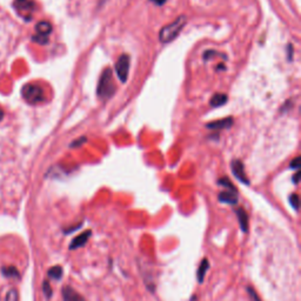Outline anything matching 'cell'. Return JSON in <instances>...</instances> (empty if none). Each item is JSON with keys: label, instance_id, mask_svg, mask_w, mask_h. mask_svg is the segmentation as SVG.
<instances>
[{"label": "cell", "instance_id": "1", "mask_svg": "<svg viewBox=\"0 0 301 301\" xmlns=\"http://www.w3.org/2000/svg\"><path fill=\"white\" fill-rule=\"evenodd\" d=\"M187 24V17L186 16H180L172 23L167 24L163 27L159 31V40L163 44H167V42H171L174 40L177 36L180 34V32L184 30V27Z\"/></svg>", "mask_w": 301, "mask_h": 301}, {"label": "cell", "instance_id": "2", "mask_svg": "<svg viewBox=\"0 0 301 301\" xmlns=\"http://www.w3.org/2000/svg\"><path fill=\"white\" fill-rule=\"evenodd\" d=\"M115 85L113 81V71L111 68H106L99 78L98 87H97V96L99 99L107 100L114 94Z\"/></svg>", "mask_w": 301, "mask_h": 301}, {"label": "cell", "instance_id": "3", "mask_svg": "<svg viewBox=\"0 0 301 301\" xmlns=\"http://www.w3.org/2000/svg\"><path fill=\"white\" fill-rule=\"evenodd\" d=\"M23 98L31 105H36L45 99L44 90L36 84H27L21 90Z\"/></svg>", "mask_w": 301, "mask_h": 301}, {"label": "cell", "instance_id": "4", "mask_svg": "<svg viewBox=\"0 0 301 301\" xmlns=\"http://www.w3.org/2000/svg\"><path fill=\"white\" fill-rule=\"evenodd\" d=\"M36 34L32 36V40L40 45L48 44V36L52 32V25L48 21H39L35 25Z\"/></svg>", "mask_w": 301, "mask_h": 301}, {"label": "cell", "instance_id": "5", "mask_svg": "<svg viewBox=\"0 0 301 301\" xmlns=\"http://www.w3.org/2000/svg\"><path fill=\"white\" fill-rule=\"evenodd\" d=\"M130 65L131 59L129 54H121L119 59L115 63V73H117L118 78H119L121 83H126L127 81L130 73Z\"/></svg>", "mask_w": 301, "mask_h": 301}, {"label": "cell", "instance_id": "6", "mask_svg": "<svg viewBox=\"0 0 301 301\" xmlns=\"http://www.w3.org/2000/svg\"><path fill=\"white\" fill-rule=\"evenodd\" d=\"M13 7L25 20H31L32 13L35 11V2L33 0H14Z\"/></svg>", "mask_w": 301, "mask_h": 301}, {"label": "cell", "instance_id": "7", "mask_svg": "<svg viewBox=\"0 0 301 301\" xmlns=\"http://www.w3.org/2000/svg\"><path fill=\"white\" fill-rule=\"evenodd\" d=\"M231 168H232L234 177L238 179L239 181H241L242 184H245V185H249V180H248L247 175H246L244 164H242L241 160L233 159L232 163H231Z\"/></svg>", "mask_w": 301, "mask_h": 301}, {"label": "cell", "instance_id": "8", "mask_svg": "<svg viewBox=\"0 0 301 301\" xmlns=\"http://www.w3.org/2000/svg\"><path fill=\"white\" fill-rule=\"evenodd\" d=\"M233 124H234L233 118L232 117H227V118H224V119H220V120L211 121V123L206 124V127H207L208 130L220 131V130L231 129V127L233 126Z\"/></svg>", "mask_w": 301, "mask_h": 301}, {"label": "cell", "instance_id": "9", "mask_svg": "<svg viewBox=\"0 0 301 301\" xmlns=\"http://www.w3.org/2000/svg\"><path fill=\"white\" fill-rule=\"evenodd\" d=\"M62 294L64 301H86V299L81 294H79L74 288H72L71 286H64Z\"/></svg>", "mask_w": 301, "mask_h": 301}, {"label": "cell", "instance_id": "10", "mask_svg": "<svg viewBox=\"0 0 301 301\" xmlns=\"http://www.w3.org/2000/svg\"><path fill=\"white\" fill-rule=\"evenodd\" d=\"M218 199L220 202L229 203V205H236V202H238V191L225 190L219 193Z\"/></svg>", "mask_w": 301, "mask_h": 301}, {"label": "cell", "instance_id": "11", "mask_svg": "<svg viewBox=\"0 0 301 301\" xmlns=\"http://www.w3.org/2000/svg\"><path fill=\"white\" fill-rule=\"evenodd\" d=\"M91 234H92V231L87 230V231H85V232L81 233L80 235L75 236V238L71 241V244H69V249L73 251V249H78L80 247H84V246L86 245V242L89 241Z\"/></svg>", "mask_w": 301, "mask_h": 301}, {"label": "cell", "instance_id": "12", "mask_svg": "<svg viewBox=\"0 0 301 301\" xmlns=\"http://www.w3.org/2000/svg\"><path fill=\"white\" fill-rule=\"evenodd\" d=\"M235 214L238 217L240 227H241L242 232L247 233L248 232V214L242 207H239L235 209Z\"/></svg>", "mask_w": 301, "mask_h": 301}, {"label": "cell", "instance_id": "13", "mask_svg": "<svg viewBox=\"0 0 301 301\" xmlns=\"http://www.w3.org/2000/svg\"><path fill=\"white\" fill-rule=\"evenodd\" d=\"M208 268H209V261L207 258H205V259H202L201 264L199 265V268L197 270V279L200 284H202L203 282V279H205V275L206 273H207Z\"/></svg>", "mask_w": 301, "mask_h": 301}, {"label": "cell", "instance_id": "14", "mask_svg": "<svg viewBox=\"0 0 301 301\" xmlns=\"http://www.w3.org/2000/svg\"><path fill=\"white\" fill-rule=\"evenodd\" d=\"M227 98L226 94L224 93H215L214 96L211 98V101H209V104H211L212 107H220V106L225 105L227 102Z\"/></svg>", "mask_w": 301, "mask_h": 301}, {"label": "cell", "instance_id": "15", "mask_svg": "<svg viewBox=\"0 0 301 301\" xmlns=\"http://www.w3.org/2000/svg\"><path fill=\"white\" fill-rule=\"evenodd\" d=\"M2 275L6 278H14V279H20V273L18 270L17 267L14 266H4L1 268Z\"/></svg>", "mask_w": 301, "mask_h": 301}, {"label": "cell", "instance_id": "16", "mask_svg": "<svg viewBox=\"0 0 301 301\" xmlns=\"http://www.w3.org/2000/svg\"><path fill=\"white\" fill-rule=\"evenodd\" d=\"M64 270L62 266H53L47 270V275L53 280H60L63 278Z\"/></svg>", "mask_w": 301, "mask_h": 301}, {"label": "cell", "instance_id": "17", "mask_svg": "<svg viewBox=\"0 0 301 301\" xmlns=\"http://www.w3.org/2000/svg\"><path fill=\"white\" fill-rule=\"evenodd\" d=\"M218 184L220 185V186H223L225 190H232V191H238L236 190V187L234 186L233 182L230 180L229 178L227 177H224V178H220L218 180Z\"/></svg>", "mask_w": 301, "mask_h": 301}, {"label": "cell", "instance_id": "18", "mask_svg": "<svg viewBox=\"0 0 301 301\" xmlns=\"http://www.w3.org/2000/svg\"><path fill=\"white\" fill-rule=\"evenodd\" d=\"M42 292H44L46 299H50V298L52 297L53 291H52V287H51L50 281L48 280H45L44 282H42Z\"/></svg>", "mask_w": 301, "mask_h": 301}, {"label": "cell", "instance_id": "19", "mask_svg": "<svg viewBox=\"0 0 301 301\" xmlns=\"http://www.w3.org/2000/svg\"><path fill=\"white\" fill-rule=\"evenodd\" d=\"M5 301H19V294H18L17 290H11L10 292H7Z\"/></svg>", "mask_w": 301, "mask_h": 301}, {"label": "cell", "instance_id": "20", "mask_svg": "<svg viewBox=\"0 0 301 301\" xmlns=\"http://www.w3.org/2000/svg\"><path fill=\"white\" fill-rule=\"evenodd\" d=\"M290 203L292 207L296 209V211H298V209H299V196L296 193L292 194L290 197Z\"/></svg>", "mask_w": 301, "mask_h": 301}, {"label": "cell", "instance_id": "21", "mask_svg": "<svg viewBox=\"0 0 301 301\" xmlns=\"http://www.w3.org/2000/svg\"><path fill=\"white\" fill-rule=\"evenodd\" d=\"M218 56H224V54H220V53H218L217 51H213V50H208V51H206L205 53H203V56H202V58H203V60H205V62H207V60H209L211 59L212 57H218Z\"/></svg>", "mask_w": 301, "mask_h": 301}, {"label": "cell", "instance_id": "22", "mask_svg": "<svg viewBox=\"0 0 301 301\" xmlns=\"http://www.w3.org/2000/svg\"><path fill=\"white\" fill-rule=\"evenodd\" d=\"M247 292H248V296L249 298H251L252 301H261L259 296L257 294V292H255V290L253 287H251V286H248L247 287Z\"/></svg>", "mask_w": 301, "mask_h": 301}, {"label": "cell", "instance_id": "23", "mask_svg": "<svg viewBox=\"0 0 301 301\" xmlns=\"http://www.w3.org/2000/svg\"><path fill=\"white\" fill-rule=\"evenodd\" d=\"M84 142H86V138H85V136H81V138L78 139V140L73 141L72 144H71V146H69V147H71V148L79 147V146H81V144H84Z\"/></svg>", "mask_w": 301, "mask_h": 301}, {"label": "cell", "instance_id": "24", "mask_svg": "<svg viewBox=\"0 0 301 301\" xmlns=\"http://www.w3.org/2000/svg\"><path fill=\"white\" fill-rule=\"evenodd\" d=\"M299 166H300V157L294 158V159L291 161V165H290V167H291V168L298 169V168H299Z\"/></svg>", "mask_w": 301, "mask_h": 301}, {"label": "cell", "instance_id": "25", "mask_svg": "<svg viewBox=\"0 0 301 301\" xmlns=\"http://www.w3.org/2000/svg\"><path fill=\"white\" fill-rule=\"evenodd\" d=\"M293 59V45H288V60Z\"/></svg>", "mask_w": 301, "mask_h": 301}, {"label": "cell", "instance_id": "26", "mask_svg": "<svg viewBox=\"0 0 301 301\" xmlns=\"http://www.w3.org/2000/svg\"><path fill=\"white\" fill-rule=\"evenodd\" d=\"M151 1H153L154 4L158 5V6H161V5H164V4H165V2L167 1V0H151Z\"/></svg>", "mask_w": 301, "mask_h": 301}, {"label": "cell", "instance_id": "27", "mask_svg": "<svg viewBox=\"0 0 301 301\" xmlns=\"http://www.w3.org/2000/svg\"><path fill=\"white\" fill-rule=\"evenodd\" d=\"M299 175H300V173L299 172H297L296 174H294V177H293V181H294V184H298V182H299Z\"/></svg>", "mask_w": 301, "mask_h": 301}, {"label": "cell", "instance_id": "28", "mask_svg": "<svg viewBox=\"0 0 301 301\" xmlns=\"http://www.w3.org/2000/svg\"><path fill=\"white\" fill-rule=\"evenodd\" d=\"M2 118H4V111H2V109L0 108V120H1Z\"/></svg>", "mask_w": 301, "mask_h": 301}, {"label": "cell", "instance_id": "29", "mask_svg": "<svg viewBox=\"0 0 301 301\" xmlns=\"http://www.w3.org/2000/svg\"><path fill=\"white\" fill-rule=\"evenodd\" d=\"M217 68H218V69H225V66H224V65H219Z\"/></svg>", "mask_w": 301, "mask_h": 301}]
</instances>
